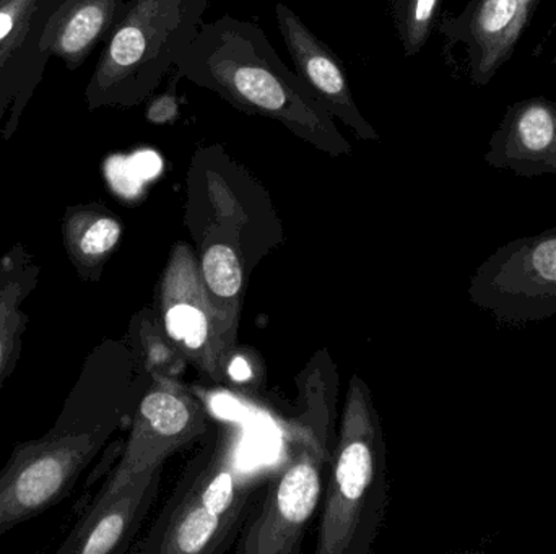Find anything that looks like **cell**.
Masks as SVG:
<instances>
[{"instance_id": "obj_20", "label": "cell", "mask_w": 556, "mask_h": 554, "mask_svg": "<svg viewBox=\"0 0 556 554\" xmlns=\"http://www.w3.org/2000/svg\"><path fill=\"white\" fill-rule=\"evenodd\" d=\"M38 0H9L0 5V62H5L28 33Z\"/></svg>"}, {"instance_id": "obj_15", "label": "cell", "mask_w": 556, "mask_h": 554, "mask_svg": "<svg viewBox=\"0 0 556 554\" xmlns=\"http://www.w3.org/2000/svg\"><path fill=\"white\" fill-rule=\"evenodd\" d=\"M119 218L101 204L71 205L62 217L65 254L85 282H98L123 237Z\"/></svg>"}, {"instance_id": "obj_18", "label": "cell", "mask_w": 556, "mask_h": 554, "mask_svg": "<svg viewBox=\"0 0 556 554\" xmlns=\"http://www.w3.org/2000/svg\"><path fill=\"white\" fill-rule=\"evenodd\" d=\"M441 0H391L392 18L407 57L427 46L438 23Z\"/></svg>"}, {"instance_id": "obj_19", "label": "cell", "mask_w": 556, "mask_h": 554, "mask_svg": "<svg viewBox=\"0 0 556 554\" xmlns=\"http://www.w3.org/2000/svg\"><path fill=\"white\" fill-rule=\"evenodd\" d=\"M235 445H228L220 462L202 472L192 487L208 511L227 520L237 504V490L240 484L235 480Z\"/></svg>"}, {"instance_id": "obj_24", "label": "cell", "mask_w": 556, "mask_h": 554, "mask_svg": "<svg viewBox=\"0 0 556 554\" xmlns=\"http://www.w3.org/2000/svg\"><path fill=\"white\" fill-rule=\"evenodd\" d=\"M552 64L556 65V55L554 57V61H552Z\"/></svg>"}, {"instance_id": "obj_16", "label": "cell", "mask_w": 556, "mask_h": 554, "mask_svg": "<svg viewBox=\"0 0 556 554\" xmlns=\"http://www.w3.org/2000/svg\"><path fill=\"white\" fill-rule=\"evenodd\" d=\"M237 249L231 241L222 240V230L217 224L208 223L199 270L202 285L231 351L237 347L244 286L243 263Z\"/></svg>"}, {"instance_id": "obj_2", "label": "cell", "mask_w": 556, "mask_h": 554, "mask_svg": "<svg viewBox=\"0 0 556 554\" xmlns=\"http://www.w3.org/2000/svg\"><path fill=\"white\" fill-rule=\"evenodd\" d=\"M110 360L106 348L94 350L54 426L13 448L0 471V536L62 503L113 435L121 409Z\"/></svg>"}, {"instance_id": "obj_12", "label": "cell", "mask_w": 556, "mask_h": 554, "mask_svg": "<svg viewBox=\"0 0 556 554\" xmlns=\"http://www.w3.org/2000/svg\"><path fill=\"white\" fill-rule=\"evenodd\" d=\"M493 267V293L508 295L500 309L519 318L556 311V231L521 241L518 250L508 249V257Z\"/></svg>"}, {"instance_id": "obj_10", "label": "cell", "mask_w": 556, "mask_h": 554, "mask_svg": "<svg viewBox=\"0 0 556 554\" xmlns=\"http://www.w3.org/2000/svg\"><path fill=\"white\" fill-rule=\"evenodd\" d=\"M163 465L147 468L121 487L100 491L65 537L58 554L124 553L139 530L162 480Z\"/></svg>"}, {"instance_id": "obj_9", "label": "cell", "mask_w": 556, "mask_h": 554, "mask_svg": "<svg viewBox=\"0 0 556 554\" xmlns=\"http://www.w3.org/2000/svg\"><path fill=\"white\" fill-rule=\"evenodd\" d=\"M278 28L294 62V74L314 100L332 117L342 120L362 140H379V133L359 113L345 68L332 49L320 41L303 20L285 3L276 5Z\"/></svg>"}, {"instance_id": "obj_22", "label": "cell", "mask_w": 556, "mask_h": 554, "mask_svg": "<svg viewBox=\"0 0 556 554\" xmlns=\"http://www.w3.org/2000/svg\"><path fill=\"white\" fill-rule=\"evenodd\" d=\"M225 376L231 377L235 383H248L253 376L250 361L235 353V350L231 351L227 360V366H225Z\"/></svg>"}, {"instance_id": "obj_8", "label": "cell", "mask_w": 556, "mask_h": 554, "mask_svg": "<svg viewBox=\"0 0 556 554\" xmlns=\"http://www.w3.org/2000/svg\"><path fill=\"white\" fill-rule=\"evenodd\" d=\"M319 494L320 459L316 446L307 441L291 458L263 516L248 536L243 553H296L304 527L316 511Z\"/></svg>"}, {"instance_id": "obj_4", "label": "cell", "mask_w": 556, "mask_h": 554, "mask_svg": "<svg viewBox=\"0 0 556 554\" xmlns=\"http://www.w3.org/2000/svg\"><path fill=\"white\" fill-rule=\"evenodd\" d=\"M384 439L371 396L358 376L346 394L339 448L326 511L320 524L319 554H345L362 530L363 513L369 503L378 465L384 454Z\"/></svg>"}, {"instance_id": "obj_21", "label": "cell", "mask_w": 556, "mask_h": 554, "mask_svg": "<svg viewBox=\"0 0 556 554\" xmlns=\"http://www.w3.org/2000/svg\"><path fill=\"white\" fill-rule=\"evenodd\" d=\"M181 78L182 75L176 72L165 91L153 96L147 104L146 119L153 126H166V124H175L179 119L181 103H179L176 88H178Z\"/></svg>"}, {"instance_id": "obj_17", "label": "cell", "mask_w": 556, "mask_h": 554, "mask_svg": "<svg viewBox=\"0 0 556 554\" xmlns=\"http://www.w3.org/2000/svg\"><path fill=\"white\" fill-rule=\"evenodd\" d=\"M227 520L215 516L205 507L198 491L191 487L185 500L173 511L166 520L165 532L153 543L143 546L140 552L163 554H201L212 552L211 546L217 542L222 527Z\"/></svg>"}, {"instance_id": "obj_13", "label": "cell", "mask_w": 556, "mask_h": 554, "mask_svg": "<svg viewBox=\"0 0 556 554\" xmlns=\"http://www.w3.org/2000/svg\"><path fill=\"white\" fill-rule=\"evenodd\" d=\"M41 269L23 243L0 256V389L12 377L29 324L25 302L38 288Z\"/></svg>"}, {"instance_id": "obj_23", "label": "cell", "mask_w": 556, "mask_h": 554, "mask_svg": "<svg viewBox=\"0 0 556 554\" xmlns=\"http://www.w3.org/2000/svg\"><path fill=\"white\" fill-rule=\"evenodd\" d=\"M5 2H9V0H0V5H2V3H5Z\"/></svg>"}, {"instance_id": "obj_3", "label": "cell", "mask_w": 556, "mask_h": 554, "mask_svg": "<svg viewBox=\"0 0 556 554\" xmlns=\"http://www.w3.org/2000/svg\"><path fill=\"white\" fill-rule=\"evenodd\" d=\"M208 0H130L88 85L91 107L136 106L198 36Z\"/></svg>"}, {"instance_id": "obj_11", "label": "cell", "mask_w": 556, "mask_h": 554, "mask_svg": "<svg viewBox=\"0 0 556 554\" xmlns=\"http://www.w3.org/2000/svg\"><path fill=\"white\" fill-rule=\"evenodd\" d=\"M486 163L516 175H556V103L531 98L509 106L490 140Z\"/></svg>"}, {"instance_id": "obj_14", "label": "cell", "mask_w": 556, "mask_h": 554, "mask_svg": "<svg viewBox=\"0 0 556 554\" xmlns=\"http://www.w3.org/2000/svg\"><path fill=\"white\" fill-rule=\"evenodd\" d=\"M124 0H65L46 26L42 51L78 67L123 16Z\"/></svg>"}, {"instance_id": "obj_7", "label": "cell", "mask_w": 556, "mask_h": 554, "mask_svg": "<svg viewBox=\"0 0 556 554\" xmlns=\"http://www.w3.org/2000/svg\"><path fill=\"white\" fill-rule=\"evenodd\" d=\"M534 0H470L457 16H444L438 31L450 44L466 49L467 77L473 85H489L511 59L531 18Z\"/></svg>"}, {"instance_id": "obj_1", "label": "cell", "mask_w": 556, "mask_h": 554, "mask_svg": "<svg viewBox=\"0 0 556 554\" xmlns=\"http://www.w3.org/2000/svg\"><path fill=\"white\" fill-rule=\"evenodd\" d=\"M182 78L214 91L250 116L283 124L320 152L350 155L352 145L332 116L278 57L261 26L231 15L202 23L175 65Z\"/></svg>"}, {"instance_id": "obj_6", "label": "cell", "mask_w": 556, "mask_h": 554, "mask_svg": "<svg viewBox=\"0 0 556 554\" xmlns=\"http://www.w3.org/2000/svg\"><path fill=\"white\" fill-rule=\"evenodd\" d=\"M204 409L179 384L155 376L143 394L123 458L101 491L114 490L147 468L159 467L173 454L204 435Z\"/></svg>"}, {"instance_id": "obj_5", "label": "cell", "mask_w": 556, "mask_h": 554, "mask_svg": "<svg viewBox=\"0 0 556 554\" xmlns=\"http://www.w3.org/2000/svg\"><path fill=\"white\" fill-rule=\"evenodd\" d=\"M166 337L202 373L222 383L231 355L220 321L202 285L191 247L179 243L166 263L160 285Z\"/></svg>"}]
</instances>
